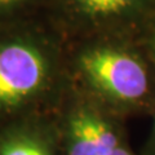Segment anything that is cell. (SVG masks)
Listing matches in <instances>:
<instances>
[{
    "label": "cell",
    "mask_w": 155,
    "mask_h": 155,
    "mask_svg": "<svg viewBox=\"0 0 155 155\" xmlns=\"http://www.w3.org/2000/svg\"><path fill=\"white\" fill-rule=\"evenodd\" d=\"M79 69L97 93L119 106H142L153 93L147 65L141 57L128 51L93 48L80 56Z\"/></svg>",
    "instance_id": "cell-1"
},
{
    "label": "cell",
    "mask_w": 155,
    "mask_h": 155,
    "mask_svg": "<svg viewBox=\"0 0 155 155\" xmlns=\"http://www.w3.org/2000/svg\"><path fill=\"white\" fill-rule=\"evenodd\" d=\"M51 61L28 41L0 44V119L32 104L48 87Z\"/></svg>",
    "instance_id": "cell-2"
},
{
    "label": "cell",
    "mask_w": 155,
    "mask_h": 155,
    "mask_svg": "<svg viewBox=\"0 0 155 155\" xmlns=\"http://www.w3.org/2000/svg\"><path fill=\"white\" fill-rule=\"evenodd\" d=\"M124 143L119 125L91 107L72 111L60 133L62 155H110Z\"/></svg>",
    "instance_id": "cell-3"
},
{
    "label": "cell",
    "mask_w": 155,
    "mask_h": 155,
    "mask_svg": "<svg viewBox=\"0 0 155 155\" xmlns=\"http://www.w3.org/2000/svg\"><path fill=\"white\" fill-rule=\"evenodd\" d=\"M60 133L48 125L21 122L0 130V155H57Z\"/></svg>",
    "instance_id": "cell-4"
},
{
    "label": "cell",
    "mask_w": 155,
    "mask_h": 155,
    "mask_svg": "<svg viewBox=\"0 0 155 155\" xmlns=\"http://www.w3.org/2000/svg\"><path fill=\"white\" fill-rule=\"evenodd\" d=\"M88 14H111L134 5L138 0H76Z\"/></svg>",
    "instance_id": "cell-5"
},
{
    "label": "cell",
    "mask_w": 155,
    "mask_h": 155,
    "mask_svg": "<svg viewBox=\"0 0 155 155\" xmlns=\"http://www.w3.org/2000/svg\"><path fill=\"white\" fill-rule=\"evenodd\" d=\"M142 155H155V111H154V123H153V129L151 133L149 136V140L146 142V146Z\"/></svg>",
    "instance_id": "cell-6"
},
{
    "label": "cell",
    "mask_w": 155,
    "mask_h": 155,
    "mask_svg": "<svg viewBox=\"0 0 155 155\" xmlns=\"http://www.w3.org/2000/svg\"><path fill=\"white\" fill-rule=\"evenodd\" d=\"M110 155H136V154L132 151V150H129L127 145L124 143V145H122L120 147H118L116 150H114V151L111 153Z\"/></svg>",
    "instance_id": "cell-7"
},
{
    "label": "cell",
    "mask_w": 155,
    "mask_h": 155,
    "mask_svg": "<svg viewBox=\"0 0 155 155\" xmlns=\"http://www.w3.org/2000/svg\"><path fill=\"white\" fill-rule=\"evenodd\" d=\"M21 0H0V7H5V5H11V4L18 3Z\"/></svg>",
    "instance_id": "cell-8"
},
{
    "label": "cell",
    "mask_w": 155,
    "mask_h": 155,
    "mask_svg": "<svg viewBox=\"0 0 155 155\" xmlns=\"http://www.w3.org/2000/svg\"><path fill=\"white\" fill-rule=\"evenodd\" d=\"M150 52H151L153 58H154V61H155V35L151 39V41H150Z\"/></svg>",
    "instance_id": "cell-9"
}]
</instances>
